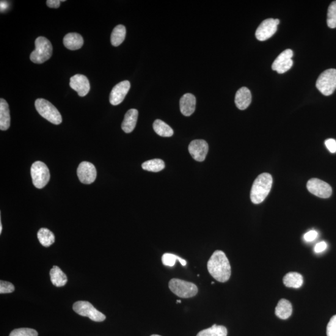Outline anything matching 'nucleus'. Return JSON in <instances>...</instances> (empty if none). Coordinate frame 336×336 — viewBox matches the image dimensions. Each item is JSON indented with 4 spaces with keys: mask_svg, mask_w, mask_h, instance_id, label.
<instances>
[{
    "mask_svg": "<svg viewBox=\"0 0 336 336\" xmlns=\"http://www.w3.org/2000/svg\"><path fill=\"white\" fill-rule=\"evenodd\" d=\"M327 24L330 28L336 27V1L332 2L329 5L327 11Z\"/></svg>",
    "mask_w": 336,
    "mask_h": 336,
    "instance_id": "c756f323",
    "label": "nucleus"
},
{
    "mask_svg": "<svg viewBox=\"0 0 336 336\" xmlns=\"http://www.w3.org/2000/svg\"><path fill=\"white\" fill-rule=\"evenodd\" d=\"M70 85L72 89L78 92L80 97H85L90 89L89 79L82 74H76L72 77Z\"/></svg>",
    "mask_w": 336,
    "mask_h": 336,
    "instance_id": "2eb2a0df",
    "label": "nucleus"
},
{
    "mask_svg": "<svg viewBox=\"0 0 336 336\" xmlns=\"http://www.w3.org/2000/svg\"><path fill=\"white\" fill-rule=\"evenodd\" d=\"M293 313V307L290 301L287 299L280 300L275 308V314L278 318L282 319H287Z\"/></svg>",
    "mask_w": 336,
    "mask_h": 336,
    "instance_id": "412c9836",
    "label": "nucleus"
},
{
    "mask_svg": "<svg viewBox=\"0 0 336 336\" xmlns=\"http://www.w3.org/2000/svg\"><path fill=\"white\" fill-rule=\"evenodd\" d=\"M73 310L78 315L88 317L93 321L103 322L106 318L103 313L96 309L88 301H80L75 303L73 305Z\"/></svg>",
    "mask_w": 336,
    "mask_h": 336,
    "instance_id": "6e6552de",
    "label": "nucleus"
},
{
    "mask_svg": "<svg viewBox=\"0 0 336 336\" xmlns=\"http://www.w3.org/2000/svg\"><path fill=\"white\" fill-rule=\"evenodd\" d=\"M65 0H48L46 2L47 6L49 8H58L60 7V2H64Z\"/></svg>",
    "mask_w": 336,
    "mask_h": 336,
    "instance_id": "e433bc0d",
    "label": "nucleus"
},
{
    "mask_svg": "<svg viewBox=\"0 0 336 336\" xmlns=\"http://www.w3.org/2000/svg\"><path fill=\"white\" fill-rule=\"evenodd\" d=\"M8 4L7 2L1 1V12H5L8 9Z\"/></svg>",
    "mask_w": 336,
    "mask_h": 336,
    "instance_id": "4c0bfd02",
    "label": "nucleus"
},
{
    "mask_svg": "<svg viewBox=\"0 0 336 336\" xmlns=\"http://www.w3.org/2000/svg\"><path fill=\"white\" fill-rule=\"evenodd\" d=\"M35 51L30 55V59L35 64H43L51 58L52 55V44L45 37H40L35 41Z\"/></svg>",
    "mask_w": 336,
    "mask_h": 336,
    "instance_id": "7ed1b4c3",
    "label": "nucleus"
},
{
    "mask_svg": "<svg viewBox=\"0 0 336 336\" xmlns=\"http://www.w3.org/2000/svg\"><path fill=\"white\" fill-rule=\"evenodd\" d=\"M277 26L275 19H267L258 26L255 32V37L260 41L268 40L277 31Z\"/></svg>",
    "mask_w": 336,
    "mask_h": 336,
    "instance_id": "ddd939ff",
    "label": "nucleus"
},
{
    "mask_svg": "<svg viewBox=\"0 0 336 336\" xmlns=\"http://www.w3.org/2000/svg\"><path fill=\"white\" fill-rule=\"evenodd\" d=\"M139 117V112L137 109L129 110L126 113L122 124V128L126 133H131L136 128Z\"/></svg>",
    "mask_w": 336,
    "mask_h": 336,
    "instance_id": "6ab92c4d",
    "label": "nucleus"
},
{
    "mask_svg": "<svg viewBox=\"0 0 336 336\" xmlns=\"http://www.w3.org/2000/svg\"><path fill=\"white\" fill-rule=\"evenodd\" d=\"M130 89V83L128 81L120 82L113 88L110 94L109 100L113 106H117L122 103L128 91Z\"/></svg>",
    "mask_w": 336,
    "mask_h": 336,
    "instance_id": "4468645a",
    "label": "nucleus"
},
{
    "mask_svg": "<svg viewBox=\"0 0 336 336\" xmlns=\"http://www.w3.org/2000/svg\"><path fill=\"white\" fill-rule=\"evenodd\" d=\"M304 277L296 272H290L283 278V283L288 288H299L304 284Z\"/></svg>",
    "mask_w": 336,
    "mask_h": 336,
    "instance_id": "4be33fe9",
    "label": "nucleus"
},
{
    "mask_svg": "<svg viewBox=\"0 0 336 336\" xmlns=\"http://www.w3.org/2000/svg\"><path fill=\"white\" fill-rule=\"evenodd\" d=\"M31 175L33 184L38 189L43 188L50 180L48 167L41 161H37L32 164Z\"/></svg>",
    "mask_w": 336,
    "mask_h": 336,
    "instance_id": "0eeeda50",
    "label": "nucleus"
},
{
    "mask_svg": "<svg viewBox=\"0 0 336 336\" xmlns=\"http://www.w3.org/2000/svg\"><path fill=\"white\" fill-rule=\"evenodd\" d=\"M63 43L66 48L75 51L82 48L84 45V40L78 33L71 32L65 36Z\"/></svg>",
    "mask_w": 336,
    "mask_h": 336,
    "instance_id": "a211bd4d",
    "label": "nucleus"
},
{
    "mask_svg": "<svg viewBox=\"0 0 336 336\" xmlns=\"http://www.w3.org/2000/svg\"><path fill=\"white\" fill-rule=\"evenodd\" d=\"M208 270L211 276L219 282H226L230 277L229 261L221 250H216L212 255L208 262Z\"/></svg>",
    "mask_w": 336,
    "mask_h": 336,
    "instance_id": "f257e3e1",
    "label": "nucleus"
},
{
    "mask_svg": "<svg viewBox=\"0 0 336 336\" xmlns=\"http://www.w3.org/2000/svg\"><path fill=\"white\" fill-rule=\"evenodd\" d=\"M327 245L325 242H321L317 244L315 247V252L317 253H321L327 249Z\"/></svg>",
    "mask_w": 336,
    "mask_h": 336,
    "instance_id": "c9c22d12",
    "label": "nucleus"
},
{
    "mask_svg": "<svg viewBox=\"0 0 336 336\" xmlns=\"http://www.w3.org/2000/svg\"><path fill=\"white\" fill-rule=\"evenodd\" d=\"M318 232L315 230H312L305 234L304 239L306 242H311L315 241L318 238Z\"/></svg>",
    "mask_w": 336,
    "mask_h": 336,
    "instance_id": "72a5a7b5",
    "label": "nucleus"
},
{
    "mask_svg": "<svg viewBox=\"0 0 336 336\" xmlns=\"http://www.w3.org/2000/svg\"><path fill=\"white\" fill-rule=\"evenodd\" d=\"M169 288L173 293L182 298L194 297L198 293L197 286L194 283L178 278H173L170 281Z\"/></svg>",
    "mask_w": 336,
    "mask_h": 336,
    "instance_id": "39448f33",
    "label": "nucleus"
},
{
    "mask_svg": "<svg viewBox=\"0 0 336 336\" xmlns=\"http://www.w3.org/2000/svg\"><path fill=\"white\" fill-rule=\"evenodd\" d=\"M316 87L323 95L332 94L336 89V70L329 69L323 72L316 81Z\"/></svg>",
    "mask_w": 336,
    "mask_h": 336,
    "instance_id": "423d86ee",
    "label": "nucleus"
},
{
    "mask_svg": "<svg viewBox=\"0 0 336 336\" xmlns=\"http://www.w3.org/2000/svg\"><path fill=\"white\" fill-rule=\"evenodd\" d=\"M126 37V28L122 24L118 25L115 27L112 32L111 35V43L112 45L115 47L120 46L124 40L125 39Z\"/></svg>",
    "mask_w": 336,
    "mask_h": 336,
    "instance_id": "393cba45",
    "label": "nucleus"
},
{
    "mask_svg": "<svg viewBox=\"0 0 336 336\" xmlns=\"http://www.w3.org/2000/svg\"><path fill=\"white\" fill-rule=\"evenodd\" d=\"M15 291V286L10 282L1 281L0 282V293H10Z\"/></svg>",
    "mask_w": 336,
    "mask_h": 336,
    "instance_id": "2f4dec72",
    "label": "nucleus"
},
{
    "mask_svg": "<svg viewBox=\"0 0 336 336\" xmlns=\"http://www.w3.org/2000/svg\"><path fill=\"white\" fill-rule=\"evenodd\" d=\"M252 102L251 92L248 88H241L236 93L235 103L237 107L240 110H246Z\"/></svg>",
    "mask_w": 336,
    "mask_h": 336,
    "instance_id": "f3484780",
    "label": "nucleus"
},
{
    "mask_svg": "<svg viewBox=\"0 0 336 336\" xmlns=\"http://www.w3.org/2000/svg\"><path fill=\"white\" fill-rule=\"evenodd\" d=\"M153 129L158 136L162 137H171L174 134L173 129L161 120H156L153 123Z\"/></svg>",
    "mask_w": 336,
    "mask_h": 336,
    "instance_id": "a878e982",
    "label": "nucleus"
},
{
    "mask_svg": "<svg viewBox=\"0 0 336 336\" xmlns=\"http://www.w3.org/2000/svg\"><path fill=\"white\" fill-rule=\"evenodd\" d=\"M211 284H212V285H214V282H212V283H211Z\"/></svg>",
    "mask_w": 336,
    "mask_h": 336,
    "instance_id": "79ce46f5",
    "label": "nucleus"
},
{
    "mask_svg": "<svg viewBox=\"0 0 336 336\" xmlns=\"http://www.w3.org/2000/svg\"><path fill=\"white\" fill-rule=\"evenodd\" d=\"M327 335L336 336V315L332 317L327 324Z\"/></svg>",
    "mask_w": 336,
    "mask_h": 336,
    "instance_id": "473e14b6",
    "label": "nucleus"
},
{
    "mask_svg": "<svg viewBox=\"0 0 336 336\" xmlns=\"http://www.w3.org/2000/svg\"><path fill=\"white\" fill-rule=\"evenodd\" d=\"M189 152L195 161L202 162L205 160L209 151L208 143L203 140H195L190 143Z\"/></svg>",
    "mask_w": 336,
    "mask_h": 336,
    "instance_id": "f8f14e48",
    "label": "nucleus"
},
{
    "mask_svg": "<svg viewBox=\"0 0 336 336\" xmlns=\"http://www.w3.org/2000/svg\"><path fill=\"white\" fill-rule=\"evenodd\" d=\"M227 329L224 326L214 324L209 328L201 330L197 336H227Z\"/></svg>",
    "mask_w": 336,
    "mask_h": 336,
    "instance_id": "bb28decb",
    "label": "nucleus"
},
{
    "mask_svg": "<svg viewBox=\"0 0 336 336\" xmlns=\"http://www.w3.org/2000/svg\"><path fill=\"white\" fill-rule=\"evenodd\" d=\"M38 239L43 246L48 247L55 242V236L51 230L46 228H41L38 232Z\"/></svg>",
    "mask_w": 336,
    "mask_h": 336,
    "instance_id": "b1692460",
    "label": "nucleus"
},
{
    "mask_svg": "<svg viewBox=\"0 0 336 336\" xmlns=\"http://www.w3.org/2000/svg\"><path fill=\"white\" fill-rule=\"evenodd\" d=\"M164 162L160 159H154L143 162L142 168L148 172L157 173L164 170Z\"/></svg>",
    "mask_w": 336,
    "mask_h": 336,
    "instance_id": "cd10ccee",
    "label": "nucleus"
},
{
    "mask_svg": "<svg viewBox=\"0 0 336 336\" xmlns=\"http://www.w3.org/2000/svg\"><path fill=\"white\" fill-rule=\"evenodd\" d=\"M2 229H3L2 223V221H0V233H2Z\"/></svg>",
    "mask_w": 336,
    "mask_h": 336,
    "instance_id": "58836bf2",
    "label": "nucleus"
},
{
    "mask_svg": "<svg viewBox=\"0 0 336 336\" xmlns=\"http://www.w3.org/2000/svg\"><path fill=\"white\" fill-rule=\"evenodd\" d=\"M307 189L311 194L324 199L329 198L332 193V188L329 184L317 178H312L308 181Z\"/></svg>",
    "mask_w": 336,
    "mask_h": 336,
    "instance_id": "1a4fd4ad",
    "label": "nucleus"
},
{
    "mask_svg": "<svg viewBox=\"0 0 336 336\" xmlns=\"http://www.w3.org/2000/svg\"><path fill=\"white\" fill-rule=\"evenodd\" d=\"M151 336H161V335H157V334H153V335H151Z\"/></svg>",
    "mask_w": 336,
    "mask_h": 336,
    "instance_id": "a19ab883",
    "label": "nucleus"
},
{
    "mask_svg": "<svg viewBox=\"0 0 336 336\" xmlns=\"http://www.w3.org/2000/svg\"><path fill=\"white\" fill-rule=\"evenodd\" d=\"M51 280L52 284L57 287H62L68 282V277L59 266H54L50 271Z\"/></svg>",
    "mask_w": 336,
    "mask_h": 336,
    "instance_id": "5701e85b",
    "label": "nucleus"
},
{
    "mask_svg": "<svg viewBox=\"0 0 336 336\" xmlns=\"http://www.w3.org/2000/svg\"><path fill=\"white\" fill-rule=\"evenodd\" d=\"M35 107L41 117L54 125L62 123V118L58 110L49 101L44 98H38L35 102Z\"/></svg>",
    "mask_w": 336,
    "mask_h": 336,
    "instance_id": "20e7f679",
    "label": "nucleus"
},
{
    "mask_svg": "<svg viewBox=\"0 0 336 336\" xmlns=\"http://www.w3.org/2000/svg\"><path fill=\"white\" fill-rule=\"evenodd\" d=\"M78 176L82 183L92 184L97 177V170L94 165L91 162H82L78 168Z\"/></svg>",
    "mask_w": 336,
    "mask_h": 336,
    "instance_id": "9b49d317",
    "label": "nucleus"
},
{
    "mask_svg": "<svg viewBox=\"0 0 336 336\" xmlns=\"http://www.w3.org/2000/svg\"><path fill=\"white\" fill-rule=\"evenodd\" d=\"M180 106L182 114L186 117L191 116L195 110L196 98L192 93H186L181 98Z\"/></svg>",
    "mask_w": 336,
    "mask_h": 336,
    "instance_id": "dca6fc26",
    "label": "nucleus"
},
{
    "mask_svg": "<svg viewBox=\"0 0 336 336\" xmlns=\"http://www.w3.org/2000/svg\"><path fill=\"white\" fill-rule=\"evenodd\" d=\"M10 114L9 106L4 98L0 99V129L6 131L10 126Z\"/></svg>",
    "mask_w": 336,
    "mask_h": 336,
    "instance_id": "aec40b11",
    "label": "nucleus"
},
{
    "mask_svg": "<svg viewBox=\"0 0 336 336\" xmlns=\"http://www.w3.org/2000/svg\"><path fill=\"white\" fill-rule=\"evenodd\" d=\"M293 52L291 49L283 51L273 63L272 70L279 74H283L290 70L293 65Z\"/></svg>",
    "mask_w": 336,
    "mask_h": 336,
    "instance_id": "9d476101",
    "label": "nucleus"
},
{
    "mask_svg": "<svg viewBox=\"0 0 336 336\" xmlns=\"http://www.w3.org/2000/svg\"><path fill=\"white\" fill-rule=\"evenodd\" d=\"M273 184L272 176L269 173H264L259 175L253 184L250 199L255 205L263 202L271 191Z\"/></svg>",
    "mask_w": 336,
    "mask_h": 336,
    "instance_id": "f03ea898",
    "label": "nucleus"
},
{
    "mask_svg": "<svg viewBox=\"0 0 336 336\" xmlns=\"http://www.w3.org/2000/svg\"><path fill=\"white\" fill-rule=\"evenodd\" d=\"M176 302L179 303V304H181V300H177V301Z\"/></svg>",
    "mask_w": 336,
    "mask_h": 336,
    "instance_id": "ea45409f",
    "label": "nucleus"
},
{
    "mask_svg": "<svg viewBox=\"0 0 336 336\" xmlns=\"http://www.w3.org/2000/svg\"><path fill=\"white\" fill-rule=\"evenodd\" d=\"M325 145L330 153H336V141L334 139H330L326 140Z\"/></svg>",
    "mask_w": 336,
    "mask_h": 336,
    "instance_id": "f704fd0d",
    "label": "nucleus"
},
{
    "mask_svg": "<svg viewBox=\"0 0 336 336\" xmlns=\"http://www.w3.org/2000/svg\"><path fill=\"white\" fill-rule=\"evenodd\" d=\"M9 336H38V333L31 328H19L13 330Z\"/></svg>",
    "mask_w": 336,
    "mask_h": 336,
    "instance_id": "7c9ffc66",
    "label": "nucleus"
},
{
    "mask_svg": "<svg viewBox=\"0 0 336 336\" xmlns=\"http://www.w3.org/2000/svg\"><path fill=\"white\" fill-rule=\"evenodd\" d=\"M176 260L180 261V263L183 266H186L187 265L186 260L178 256L175 254H172V253H164L162 257V262L165 266L173 267L174 266L176 263Z\"/></svg>",
    "mask_w": 336,
    "mask_h": 336,
    "instance_id": "c85d7f7f",
    "label": "nucleus"
}]
</instances>
